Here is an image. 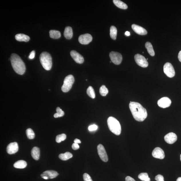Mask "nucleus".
<instances>
[{"instance_id":"nucleus-15","label":"nucleus","mask_w":181,"mask_h":181,"mask_svg":"<svg viewBox=\"0 0 181 181\" xmlns=\"http://www.w3.org/2000/svg\"><path fill=\"white\" fill-rule=\"evenodd\" d=\"M164 139L167 143L172 144L176 142L178 139V137L175 133H170L165 136Z\"/></svg>"},{"instance_id":"nucleus-41","label":"nucleus","mask_w":181,"mask_h":181,"mask_svg":"<svg viewBox=\"0 0 181 181\" xmlns=\"http://www.w3.org/2000/svg\"><path fill=\"white\" fill-rule=\"evenodd\" d=\"M125 35L127 36H129L130 35V33L129 31H126L125 33Z\"/></svg>"},{"instance_id":"nucleus-13","label":"nucleus","mask_w":181,"mask_h":181,"mask_svg":"<svg viewBox=\"0 0 181 181\" xmlns=\"http://www.w3.org/2000/svg\"><path fill=\"white\" fill-rule=\"evenodd\" d=\"M71 56L77 63L82 64L84 62V60L83 56L75 50H72L70 52Z\"/></svg>"},{"instance_id":"nucleus-40","label":"nucleus","mask_w":181,"mask_h":181,"mask_svg":"<svg viewBox=\"0 0 181 181\" xmlns=\"http://www.w3.org/2000/svg\"><path fill=\"white\" fill-rule=\"evenodd\" d=\"M178 58L179 61L181 62V50L179 53Z\"/></svg>"},{"instance_id":"nucleus-26","label":"nucleus","mask_w":181,"mask_h":181,"mask_svg":"<svg viewBox=\"0 0 181 181\" xmlns=\"http://www.w3.org/2000/svg\"><path fill=\"white\" fill-rule=\"evenodd\" d=\"M110 36L112 39L116 40L117 35V29L115 26L112 25L110 28Z\"/></svg>"},{"instance_id":"nucleus-25","label":"nucleus","mask_w":181,"mask_h":181,"mask_svg":"<svg viewBox=\"0 0 181 181\" xmlns=\"http://www.w3.org/2000/svg\"><path fill=\"white\" fill-rule=\"evenodd\" d=\"M72 157V154L69 152H66L64 154H61L59 155V158L61 160L64 161L68 160Z\"/></svg>"},{"instance_id":"nucleus-38","label":"nucleus","mask_w":181,"mask_h":181,"mask_svg":"<svg viewBox=\"0 0 181 181\" xmlns=\"http://www.w3.org/2000/svg\"><path fill=\"white\" fill-rule=\"evenodd\" d=\"M125 181H135V180L129 176H127L126 177Z\"/></svg>"},{"instance_id":"nucleus-42","label":"nucleus","mask_w":181,"mask_h":181,"mask_svg":"<svg viewBox=\"0 0 181 181\" xmlns=\"http://www.w3.org/2000/svg\"><path fill=\"white\" fill-rule=\"evenodd\" d=\"M176 181H181V177H180L177 179Z\"/></svg>"},{"instance_id":"nucleus-22","label":"nucleus","mask_w":181,"mask_h":181,"mask_svg":"<svg viewBox=\"0 0 181 181\" xmlns=\"http://www.w3.org/2000/svg\"><path fill=\"white\" fill-rule=\"evenodd\" d=\"M113 2L115 5L119 8L122 9H127V5L125 3L119 0H113Z\"/></svg>"},{"instance_id":"nucleus-11","label":"nucleus","mask_w":181,"mask_h":181,"mask_svg":"<svg viewBox=\"0 0 181 181\" xmlns=\"http://www.w3.org/2000/svg\"><path fill=\"white\" fill-rule=\"evenodd\" d=\"M92 37L89 34H85L80 35L78 38V41L82 44H89L92 40Z\"/></svg>"},{"instance_id":"nucleus-23","label":"nucleus","mask_w":181,"mask_h":181,"mask_svg":"<svg viewBox=\"0 0 181 181\" xmlns=\"http://www.w3.org/2000/svg\"><path fill=\"white\" fill-rule=\"evenodd\" d=\"M145 46L147 52L151 56H154L155 53L152 44L150 42H147L145 43Z\"/></svg>"},{"instance_id":"nucleus-39","label":"nucleus","mask_w":181,"mask_h":181,"mask_svg":"<svg viewBox=\"0 0 181 181\" xmlns=\"http://www.w3.org/2000/svg\"><path fill=\"white\" fill-rule=\"evenodd\" d=\"M74 143H81V141L79 139H74Z\"/></svg>"},{"instance_id":"nucleus-30","label":"nucleus","mask_w":181,"mask_h":181,"mask_svg":"<svg viewBox=\"0 0 181 181\" xmlns=\"http://www.w3.org/2000/svg\"><path fill=\"white\" fill-rule=\"evenodd\" d=\"M26 135L29 139H34L35 137V133L33 130L30 128L27 129L26 131Z\"/></svg>"},{"instance_id":"nucleus-1","label":"nucleus","mask_w":181,"mask_h":181,"mask_svg":"<svg viewBox=\"0 0 181 181\" xmlns=\"http://www.w3.org/2000/svg\"><path fill=\"white\" fill-rule=\"evenodd\" d=\"M129 108L136 121L142 122L146 119L147 115V110L140 104L137 102H131Z\"/></svg>"},{"instance_id":"nucleus-7","label":"nucleus","mask_w":181,"mask_h":181,"mask_svg":"<svg viewBox=\"0 0 181 181\" xmlns=\"http://www.w3.org/2000/svg\"><path fill=\"white\" fill-rule=\"evenodd\" d=\"M109 57L112 62L116 65L121 63L123 60V56L119 53L114 52H110Z\"/></svg>"},{"instance_id":"nucleus-4","label":"nucleus","mask_w":181,"mask_h":181,"mask_svg":"<svg viewBox=\"0 0 181 181\" xmlns=\"http://www.w3.org/2000/svg\"><path fill=\"white\" fill-rule=\"evenodd\" d=\"M39 58L43 68L45 70H50L52 64V58L50 54L48 52H43L40 55Z\"/></svg>"},{"instance_id":"nucleus-16","label":"nucleus","mask_w":181,"mask_h":181,"mask_svg":"<svg viewBox=\"0 0 181 181\" xmlns=\"http://www.w3.org/2000/svg\"><path fill=\"white\" fill-rule=\"evenodd\" d=\"M18 144L16 142L11 143L7 145V151L9 154H12L17 153L18 151Z\"/></svg>"},{"instance_id":"nucleus-35","label":"nucleus","mask_w":181,"mask_h":181,"mask_svg":"<svg viewBox=\"0 0 181 181\" xmlns=\"http://www.w3.org/2000/svg\"><path fill=\"white\" fill-rule=\"evenodd\" d=\"M155 180L156 181H164V177L162 175L158 174L155 177Z\"/></svg>"},{"instance_id":"nucleus-44","label":"nucleus","mask_w":181,"mask_h":181,"mask_svg":"<svg viewBox=\"0 0 181 181\" xmlns=\"http://www.w3.org/2000/svg\"><path fill=\"white\" fill-rule=\"evenodd\" d=\"M148 60V58H147V60Z\"/></svg>"},{"instance_id":"nucleus-6","label":"nucleus","mask_w":181,"mask_h":181,"mask_svg":"<svg viewBox=\"0 0 181 181\" xmlns=\"http://www.w3.org/2000/svg\"><path fill=\"white\" fill-rule=\"evenodd\" d=\"M164 73L168 77H174L175 75V71L172 64L169 62H167L163 67Z\"/></svg>"},{"instance_id":"nucleus-36","label":"nucleus","mask_w":181,"mask_h":181,"mask_svg":"<svg viewBox=\"0 0 181 181\" xmlns=\"http://www.w3.org/2000/svg\"><path fill=\"white\" fill-rule=\"evenodd\" d=\"M72 149H74V150H76V149L79 148L80 146L78 143H74L72 145Z\"/></svg>"},{"instance_id":"nucleus-5","label":"nucleus","mask_w":181,"mask_h":181,"mask_svg":"<svg viewBox=\"0 0 181 181\" xmlns=\"http://www.w3.org/2000/svg\"><path fill=\"white\" fill-rule=\"evenodd\" d=\"M74 82V78L72 75H69L66 76L64 78V84L62 87V92L66 93L69 91L72 88Z\"/></svg>"},{"instance_id":"nucleus-43","label":"nucleus","mask_w":181,"mask_h":181,"mask_svg":"<svg viewBox=\"0 0 181 181\" xmlns=\"http://www.w3.org/2000/svg\"><path fill=\"white\" fill-rule=\"evenodd\" d=\"M180 160L181 161V154L180 155Z\"/></svg>"},{"instance_id":"nucleus-27","label":"nucleus","mask_w":181,"mask_h":181,"mask_svg":"<svg viewBox=\"0 0 181 181\" xmlns=\"http://www.w3.org/2000/svg\"><path fill=\"white\" fill-rule=\"evenodd\" d=\"M138 178L143 181H150V178L147 173H141L138 176Z\"/></svg>"},{"instance_id":"nucleus-32","label":"nucleus","mask_w":181,"mask_h":181,"mask_svg":"<svg viewBox=\"0 0 181 181\" xmlns=\"http://www.w3.org/2000/svg\"><path fill=\"white\" fill-rule=\"evenodd\" d=\"M66 136L64 133L59 135L57 136L56 138V141L57 143H60L64 141L66 139Z\"/></svg>"},{"instance_id":"nucleus-33","label":"nucleus","mask_w":181,"mask_h":181,"mask_svg":"<svg viewBox=\"0 0 181 181\" xmlns=\"http://www.w3.org/2000/svg\"><path fill=\"white\" fill-rule=\"evenodd\" d=\"M83 179L84 181H93L92 180L91 177L89 175L86 173L83 174Z\"/></svg>"},{"instance_id":"nucleus-21","label":"nucleus","mask_w":181,"mask_h":181,"mask_svg":"<svg viewBox=\"0 0 181 181\" xmlns=\"http://www.w3.org/2000/svg\"><path fill=\"white\" fill-rule=\"evenodd\" d=\"M27 166V163L25 161L23 160H19L14 163V168L19 169L24 168Z\"/></svg>"},{"instance_id":"nucleus-9","label":"nucleus","mask_w":181,"mask_h":181,"mask_svg":"<svg viewBox=\"0 0 181 181\" xmlns=\"http://www.w3.org/2000/svg\"><path fill=\"white\" fill-rule=\"evenodd\" d=\"M97 150L98 154L102 160L104 162H107L109 158L107 152L103 145L101 144L98 145L97 146Z\"/></svg>"},{"instance_id":"nucleus-37","label":"nucleus","mask_w":181,"mask_h":181,"mask_svg":"<svg viewBox=\"0 0 181 181\" xmlns=\"http://www.w3.org/2000/svg\"><path fill=\"white\" fill-rule=\"evenodd\" d=\"M35 52L34 50H33L29 54V59H33L34 58L35 56Z\"/></svg>"},{"instance_id":"nucleus-8","label":"nucleus","mask_w":181,"mask_h":181,"mask_svg":"<svg viewBox=\"0 0 181 181\" xmlns=\"http://www.w3.org/2000/svg\"><path fill=\"white\" fill-rule=\"evenodd\" d=\"M135 60L136 63L143 68H147L148 66V62L145 57L140 54H137L135 56Z\"/></svg>"},{"instance_id":"nucleus-24","label":"nucleus","mask_w":181,"mask_h":181,"mask_svg":"<svg viewBox=\"0 0 181 181\" xmlns=\"http://www.w3.org/2000/svg\"><path fill=\"white\" fill-rule=\"evenodd\" d=\"M50 36L51 38L54 39H58L61 37L60 31L56 30H51L50 31Z\"/></svg>"},{"instance_id":"nucleus-17","label":"nucleus","mask_w":181,"mask_h":181,"mask_svg":"<svg viewBox=\"0 0 181 181\" xmlns=\"http://www.w3.org/2000/svg\"><path fill=\"white\" fill-rule=\"evenodd\" d=\"M132 28L137 34L142 35H144L147 34V31L145 28L139 25L133 24L131 25Z\"/></svg>"},{"instance_id":"nucleus-18","label":"nucleus","mask_w":181,"mask_h":181,"mask_svg":"<svg viewBox=\"0 0 181 181\" xmlns=\"http://www.w3.org/2000/svg\"><path fill=\"white\" fill-rule=\"evenodd\" d=\"M15 39L17 41H24V42H28L30 39L29 37L26 35L23 34H19L15 36Z\"/></svg>"},{"instance_id":"nucleus-19","label":"nucleus","mask_w":181,"mask_h":181,"mask_svg":"<svg viewBox=\"0 0 181 181\" xmlns=\"http://www.w3.org/2000/svg\"><path fill=\"white\" fill-rule=\"evenodd\" d=\"M64 35L67 39H70L72 38L73 32L71 27L68 26L66 27L64 31Z\"/></svg>"},{"instance_id":"nucleus-12","label":"nucleus","mask_w":181,"mask_h":181,"mask_svg":"<svg viewBox=\"0 0 181 181\" xmlns=\"http://www.w3.org/2000/svg\"><path fill=\"white\" fill-rule=\"evenodd\" d=\"M58 175V173L54 170H48L43 172L41 176L45 180L52 179L56 178Z\"/></svg>"},{"instance_id":"nucleus-28","label":"nucleus","mask_w":181,"mask_h":181,"mask_svg":"<svg viewBox=\"0 0 181 181\" xmlns=\"http://www.w3.org/2000/svg\"><path fill=\"white\" fill-rule=\"evenodd\" d=\"M86 93L92 99H94L95 98V92L92 86H89L88 88L87 91H86Z\"/></svg>"},{"instance_id":"nucleus-20","label":"nucleus","mask_w":181,"mask_h":181,"mask_svg":"<svg viewBox=\"0 0 181 181\" xmlns=\"http://www.w3.org/2000/svg\"><path fill=\"white\" fill-rule=\"evenodd\" d=\"M31 155L35 160H38L40 157V150L38 147H33L31 151Z\"/></svg>"},{"instance_id":"nucleus-29","label":"nucleus","mask_w":181,"mask_h":181,"mask_svg":"<svg viewBox=\"0 0 181 181\" xmlns=\"http://www.w3.org/2000/svg\"><path fill=\"white\" fill-rule=\"evenodd\" d=\"M99 92L101 95L103 96H105L109 93V90L105 85H102L100 87Z\"/></svg>"},{"instance_id":"nucleus-31","label":"nucleus","mask_w":181,"mask_h":181,"mask_svg":"<svg viewBox=\"0 0 181 181\" xmlns=\"http://www.w3.org/2000/svg\"><path fill=\"white\" fill-rule=\"evenodd\" d=\"M56 111L57 113H55L54 115L55 118H57L59 117H61L64 115V112L62 111L60 107H58L56 108Z\"/></svg>"},{"instance_id":"nucleus-2","label":"nucleus","mask_w":181,"mask_h":181,"mask_svg":"<svg viewBox=\"0 0 181 181\" xmlns=\"http://www.w3.org/2000/svg\"><path fill=\"white\" fill-rule=\"evenodd\" d=\"M10 60L12 66L17 74L20 75L24 74L25 70V64L18 55L15 54H12Z\"/></svg>"},{"instance_id":"nucleus-14","label":"nucleus","mask_w":181,"mask_h":181,"mask_svg":"<svg viewBox=\"0 0 181 181\" xmlns=\"http://www.w3.org/2000/svg\"><path fill=\"white\" fill-rule=\"evenodd\" d=\"M152 155L154 158L163 159L165 157L164 151L160 147H156L153 151Z\"/></svg>"},{"instance_id":"nucleus-3","label":"nucleus","mask_w":181,"mask_h":181,"mask_svg":"<svg viewBox=\"0 0 181 181\" xmlns=\"http://www.w3.org/2000/svg\"><path fill=\"white\" fill-rule=\"evenodd\" d=\"M108 127L110 131L115 135H119L121 133V127L119 121L115 118L110 117L107 121Z\"/></svg>"},{"instance_id":"nucleus-10","label":"nucleus","mask_w":181,"mask_h":181,"mask_svg":"<svg viewBox=\"0 0 181 181\" xmlns=\"http://www.w3.org/2000/svg\"><path fill=\"white\" fill-rule=\"evenodd\" d=\"M157 104L159 107L165 109L170 107L172 104V101L168 97H164L159 99Z\"/></svg>"},{"instance_id":"nucleus-34","label":"nucleus","mask_w":181,"mask_h":181,"mask_svg":"<svg viewBox=\"0 0 181 181\" xmlns=\"http://www.w3.org/2000/svg\"><path fill=\"white\" fill-rule=\"evenodd\" d=\"M98 127L97 125H90L88 127V129L90 131H95L98 129Z\"/></svg>"}]
</instances>
